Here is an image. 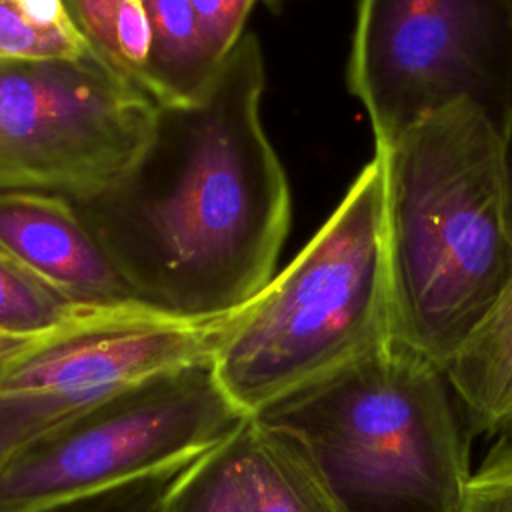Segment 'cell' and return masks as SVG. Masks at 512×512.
<instances>
[{
	"label": "cell",
	"mask_w": 512,
	"mask_h": 512,
	"mask_svg": "<svg viewBox=\"0 0 512 512\" xmlns=\"http://www.w3.org/2000/svg\"><path fill=\"white\" fill-rule=\"evenodd\" d=\"M264 86L262 48L248 32L202 96L156 104L144 144L118 174L68 198L142 306L214 320L274 276L292 206L262 124Z\"/></svg>",
	"instance_id": "1"
},
{
	"label": "cell",
	"mask_w": 512,
	"mask_h": 512,
	"mask_svg": "<svg viewBox=\"0 0 512 512\" xmlns=\"http://www.w3.org/2000/svg\"><path fill=\"white\" fill-rule=\"evenodd\" d=\"M394 340L442 368L512 288V188L500 130L454 104L376 144Z\"/></svg>",
	"instance_id": "2"
},
{
	"label": "cell",
	"mask_w": 512,
	"mask_h": 512,
	"mask_svg": "<svg viewBox=\"0 0 512 512\" xmlns=\"http://www.w3.org/2000/svg\"><path fill=\"white\" fill-rule=\"evenodd\" d=\"M296 434L350 512H456L468 430L442 370L388 340L256 414Z\"/></svg>",
	"instance_id": "3"
},
{
	"label": "cell",
	"mask_w": 512,
	"mask_h": 512,
	"mask_svg": "<svg viewBox=\"0 0 512 512\" xmlns=\"http://www.w3.org/2000/svg\"><path fill=\"white\" fill-rule=\"evenodd\" d=\"M388 340L382 170L374 156L290 264L234 314L212 368L228 398L256 416Z\"/></svg>",
	"instance_id": "4"
},
{
	"label": "cell",
	"mask_w": 512,
	"mask_h": 512,
	"mask_svg": "<svg viewBox=\"0 0 512 512\" xmlns=\"http://www.w3.org/2000/svg\"><path fill=\"white\" fill-rule=\"evenodd\" d=\"M212 360L68 412L0 462V512H42L186 464L246 422Z\"/></svg>",
	"instance_id": "5"
},
{
	"label": "cell",
	"mask_w": 512,
	"mask_h": 512,
	"mask_svg": "<svg viewBox=\"0 0 512 512\" xmlns=\"http://www.w3.org/2000/svg\"><path fill=\"white\" fill-rule=\"evenodd\" d=\"M348 88L374 142L472 104L508 136L512 124V0H358Z\"/></svg>",
	"instance_id": "6"
},
{
	"label": "cell",
	"mask_w": 512,
	"mask_h": 512,
	"mask_svg": "<svg viewBox=\"0 0 512 512\" xmlns=\"http://www.w3.org/2000/svg\"><path fill=\"white\" fill-rule=\"evenodd\" d=\"M154 110L94 50L0 62V192L96 190L140 150Z\"/></svg>",
	"instance_id": "7"
},
{
	"label": "cell",
	"mask_w": 512,
	"mask_h": 512,
	"mask_svg": "<svg viewBox=\"0 0 512 512\" xmlns=\"http://www.w3.org/2000/svg\"><path fill=\"white\" fill-rule=\"evenodd\" d=\"M236 312L214 320H182L150 308L92 312L34 340L2 372L0 392L90 402L162 372L210 362Z\"/></svg>",
	"instance_id": "8"
},
{
	"label": "cell",
	"mask_w": 512,
	"mask_h": 512,
	"mask_svg": "<svg viewBox=\"0 0 512 512\" xmlns=\"http://www.w3.org/2000/svg\"><path fill=\"white\" fill-rule=\"evenodd\" d=\"M0 246L80 308H146L66 196L0 192Z\"/></svg>",
	"instance_id": "9"
},
{
	"label": "cell",
	"mask_w": 512,
	"mask_h": 512,
	"mask_svg": "<svg viewBox=\"0 0 512 512\" xmlns=\"http://www.w3.org/2000/svg\"><path fill=\"white\" fill-rule=\"evenodd\" d=\"M244 490L248 512H350L310 448L260 416L246 422Z\"/></svg>",
	"instance_id": "10"
},
{
	"label": "cell",
	"mask_w": 512,
	"mask_h": 512,
	"mask_svg": "<svg viewBox=\"0 0 512 512\" xmlns=\"http://www.w3.org/2000/svg\"><path fill=\"white\" fill-rule=\"evenodd\" d=\"M440 370L470 436L512 432V288Z\"/></svg>",
	"instance_id": "11"
},
{
	"label": "cell",
	"mask_w": 512,
	"mask_h": 512,
	"mask_svg": "<svg viewBox=\"0 0 512 512\" xmlns=\"http://www.w3.org/2000/svg\"><path fill=\"white\" fill-rule=\"evenodd\" d=\"M148 56L142 90L156 104L202 96L222 62L214 60L190 0H146Z\"/></svg>",
	"instance_id": "12"
},
{
	"label": "cell",
	"mask_w": 512,
	"mask_h": 512,
	"mask_svg": "<svg viewBox=\"0 0 512 512\" xmlns=\"http://www.w3.org/2000/svg\"><path fill=\"white\" fill-rule=\"evenodd\" d=\"M90 50L66 0H0V62L76 58Z\"/></svg>",
	"instance_id": "13"
},
{
	"label": "cell",
	"mask_w": 512,
	"mask_h": 512,
	"mask_svg": "<svg viewBox=\"0 0 512 512\" xmlns=\"http://www.w3.org/2000/svg\"><path fill=\"white\" fill-rule=\"evenodd\" d=\"M246 422L186 464L170 488L162 512H248L244 490Z\"/></svg>",
	"instance_id": "14"
},
{
	"label": "cell",
	"mask_w": 512,
	"mask_h": 512,
	"mask_svg": "<svg viewBox=\"0 0 512 512\" xmlns=\"http://www.w3.org/2000/svg\"><path fill=\"white\" fill-rule=\"evenodd\" d=\"M92 50L142 90L148 56L146 0H66Z\"/></svg>",
	"instance_id": "15"
},
{
	"label": "cell",
	"mask_w": 512,
	"mask_h": 512,
	"mask_svg": "<svg viewBox=\"0 0 512 512\" xmlns=\"http://www.w3.org/2000/svg\"><path fill=\"white\" fill-rule=\"evenodd\" d=\"M92 312L80 308L0 246V334L38 338Z\"/></svg>",
	"instance_id": "16"
},
{
	"label": "cell",
	"mask_w": 512,
	"mask_h": 512,
	"mask_svg": "<svg viewBox=\"0 0 512 512\" xmlns=\"http://www.w3.org/2000/svg\"><path fill=\"white\" fill-rule=\"evenodd\" d=\"M84 404L60 394L0 392V462L32 436Z\"/></svg>",
	"instance_id": "17"
},
{
	"label": "cell",
	"mask_w": 512,
	"mask_h": 512,
	"mask_svg": "<svg viewBox=\"0 0 512 512\" xmlns=\"http://www.w3.org/2000/svg\"><path fill=\"white\" fill-rule=\"evenodd\" d=\"M186 464L170 466L42 512H162L164 500Z\"/></svg>",
	"instance_id": "18"
},
{
	"label": "cell",
	"mask_w": 512,
	"mask_h": 512,
	"mask_svg": "<svg viewBox=\"0 0 512 512\" xmlns=\"http://www.w3.org/2000/svg\"><path fill=\"white\" fill-rule=\"evenodd\" d=\"M456 512H512V432L498 436L464 482Z\"/></svg>",
	"instance_id": "19"
},
{
	"label": "cell",
	"mask_w": 512,
	"mask_h": 512,
	"mask_svg": "<svg viewBox=\"0 0 512 512\" xmlns=\"http://www.w3.org/2000/svg\"><path fill=\"white\" fill-rule=\"evenodd\" d=\"M258 0H190L214 60L224 62L246 34L244 24Z\"/></svg>",
	"instance_id": "20"
},
{
	"label": "cell",
	"mask_w": 512,
	"mask_h": 512,
	"mask_svg": "<svg viewBox=\"0 0 512 512\" xmlns=\"http://www.w3.org/2000/svg\"><path fill=\"white\" fill-rule=\"evenodd\" d=\"M38 338H20V336L0 334V376Z\"/></svg>",
	"instance_id": "21"
},
{
	"label": "cell",
	"mask_w": 512,
	"mask_h": 512,
	"mask_svg": "<svg viewBox=\"0 0 512 512\" xmlns=\"http://www.w3.org/2000/svg\"><path fill=\"white\" fill-rule=\"evenodd\" d=\"M506 150H508V172H510V188H512V124L506 136Z\"/></svg>",
	"instance_id": "22"
},
{
	"label": "cell",
	"mask_w": 512,
	"mask_h": 512,
	"mask_svg": "<svg viewBox=\"0 0 512 512\" xmlns=\"http://www.w3.org/2000/svg\"><path fill=\"white\" fill-rule=\"evenodd\" d=\"M266 2H274V0H266Z\"/></svg>",
	"instance_id": "23"
}]
</instances>
